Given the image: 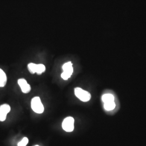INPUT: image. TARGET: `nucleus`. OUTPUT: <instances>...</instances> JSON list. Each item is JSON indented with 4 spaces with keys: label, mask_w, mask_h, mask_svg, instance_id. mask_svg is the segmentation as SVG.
Returning a JSON list of instances; mask_svg holds the SVG:
<instances>
[{
    "label": "nucleus",
    "mask_w": 146,
    "mask_h": 146,
    "mask_svg": "<svg viewBox=\"0 0 146 146\" xmlns=\"http://www.w3.org/2000/svg\"><path fill=\"white\" fill-rule=\"evenodd\" d=\"M63 72L61 74V78L64 80H67L70 78L73 73V64L71 62L66 63L62 67Z\"/></svg>",
    "instance_id": "nucleus-3"
},
{
    "label": "nucleus",
    "mask_w": 146,
    "mask_h": 146,
    "mask_svg": "<svg viewBox=\"0 0 146 146\" xmlns=\"http://www.w3.org/2000/svg\"><path fill=\"white\" fill-rule=\"evenodd\" d=\"M18 84L20 86L22 92L23 93H28L31 90V86L27 83L26 80L24 78H20L18 80Z\"/></svg>",
    "instance_id": "nucleus-5"
},
{
    "label": "nucleus",
    "mask_w": 146,
    "mask_h": 146,
    "mask_svg": "<svg viewBox=\"0 0 146 146\" xmlns=\"http://www.w3.org/2000/svg\"><path fill=\"white\" fill-rule=\"evenodd\" d=\"M29 142V140L26 137H25L22 139V140H21L20 142L18 143L17 144V146H26L27 145V144Z\"/></svg>",
    "instance_id": "nucleus-12"
},
{
    "label": "nucleus",
    "mask_w": 146,
    "mask_h": 146,
    "mask_svg": "<svg viewBox=\"0 0 146 146\" xmlns=\"http://www.w3.org/2000/svg\"><path fill=\"white\" fill-rule=\"evenodd\" d=\"M31 109L37 114H42L44 111V106L39 97H34L31 100Z\"/></svg>",
    "instance_id": "nucleus-1"
},
{
    "label": "nucleus",
    "mask_w": 146,
    "mask_h": 146,
    "mask_svg": "<svg viewBox=\"0 0 146 146\" xmlns=\"http://www.w3.org/2000/svg\"><path fill=\"white\" fill-rule=\"evenodd\" d=\"M102 100L104 103L114 101V97L111 94H105L102 96Z\"/></svg>",
    "instance_id": "nucleus-7"
},
{
    "label": "nucleus",
    "mask_w": 146,
    "mask_h": 146,
    "mask_svg": "<svg viewBox=\"0 0 146 146\" xmlns=\"http://www.w3.org/2000/svg\"><path fill=\"white\" fill-rule=\"evenodd\" d=\"M37 64H35L33 63H31L28 65V68L30 73L31 74H34L36 73V68Z\"/></svg>",
    "instance_id": "nucleus-11"
},
{
    "label": "nucleus",
    "mask_w": 146,
    "mask_h": 146,
    "mask_svg": "<svg viewBox=\"0 0 146 146\" xmlns=\"http://www.w3.org/2000/svg\"><path fill=\"white\" fill-rule=\"evenodd\" d=\"M7 81V78L3 70L0 69V87H3L5 86Z\"/></svg>",
    "instance_id": "nucleus-6"
},
{
    "label": "nucleus",
    "mask_w": 146,
    "mask_h": 146,
    "mask_svg": "<svg viewBox=\"0 0 146 146\" xmlns=\"http://www.w3.org/2000/svg\"><path fill=\"white\" fill-rule=\"evenodd\" d=\"M63 129L67 132H72L74 129V119L73 117L69 116L64 119L62 125Z\"/></svg>",
    "instance_id": "nucleus-4"
},
{
    "label": "nucleus",
    "mask_w": 146,
    "mask_h": 146,
    "mask_svg": "<svg viewBox=\"0 0 146 146\" xmlns=\"http://www.w3.org/2000/svg\"><path fill=\"white\" fill-rule=\"evenodd\" d=\"M38 146V145H35V146Z\"/></svg>",
    "instance_id": "nucleus-14"
},
{
    "label": "nucleus",
    "mask_w": 146,
    "mask_h": 146,
    "mask_svg": "<svg viewBox=\"0 0 146 146\" xmlns=\"http://www.w3.org/2000/svg\"><path fill=\"white\" fill-rule=\"evenodd\" d=\"M115 107H116V104L114 101L104 103V110L107 111L113 110L115 109Z\"/></svg>",
    "instance_id": "nucleus-8"
},
{
    "label": "nucleus",
    "mask_w": 146,
    "mask_h": 146,
    "mask_svg": "<svg viewBox=\"0 0 146 146\" xmlns=\"http://www.w3.org/2000/svg\"><path fill=\"white\" fill-rule=\"evenodd\" d=\"M7 117V115L0 112V121H5Z\"/></svg>",
    "instance_id": "nucleus-13"
},
{
    "label": "nucleus",
    "mask_w": 146,
    "mask_h": 146,
    "mask_svg": "<svg viewBox=\"0 0 146 146\" xmlns=\"http://www.w3.org/2000/svg\"><path fill=\"white\" fill-rule=\"evenodd\" d=\"M11 110V107L8 104H2L0 106V112L4 113L6 115H7L10 112Z\"/></svg>",
    "instance_id": "nucleus-9"
},
{
    "label": "nucleus",
    "mask_w": 146,
    "mask_h": 146,
    "mask_svg": "<svg viewBox=\"0 0 146 146\" xmlns=\"http://www.w3.org/2000/svg\"><path fill=\"white\" fill-rule=\"evenodd\" d=\"M46 70V67L42 64H37L36 68V73L38 75L41 74Z\"/></svg>",
    "instance_id": "nucleus-10"
},
{
    "label": "nucleus",
    "mask_w": 146,
    "mask_h": 146,
    "mask_svg": "<svg viewBox=\"0 0 146 146\" xmlns=\"http://www.w3.org/2000/svg\"><path fill=\"white\" fill-rule=\"evenodd\" d=\"M75 96L78 99L83 102H88L91 99L90 94L81 88H76L74 89Z\"/></svg>",
    "instance_id": "nucleus-2"
}]
</instances>
